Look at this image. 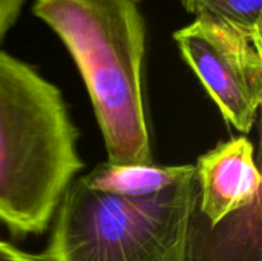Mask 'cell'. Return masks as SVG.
Returning <instances> with one entry per match:
<instances>
[{
  "instance_id": "1",
  "label": "cell",
  "mask_w": 262,
  "mask_h": 261,
  "mask_svg": "<svg viewBox=\"0 0 262 261\" xmlns=\"http://www.w3.org/2000/svg\"><path fill=\"white\" fill-rule=\"evenodd\" d=\"M32 14L72 57L89 94L107 162L152 165L143 0H35Z\"/></svg>"
},
{
  "instance_id": "2",
  "label": "cell",
  "mask_w": 262,
  "mask_h": 261,
  "mask_svg": "<svg viewBox=\"0 0 262 261\" xmlns=\"http://www.w3.org/2000/svg\"><path fill=\"white\" fill-rule=\"evenodd\" d=\"M61 91L0 51V223L43 234L84 163Z\"/></svg>"
},
{
  "instance_id": "3",
  "label": "cell",
  "mask_w": 262,
  "mask_h": 261,
  "mask_svg": "<svg viewBox=\"0 0 262 261\" xmlns=\"http://www.w3.org/2000/svg\"><path fill=\"white\" fill-rule=\"evenodd\" d=\"M195 172L146 195L95 191L77 177L54 215L52 261H184Z\"/></svg>"
},
{
  "instance_id": "4",
  "label": "cell",
  "mask_w": 262,
  "mask_h": 261,
  "mask_svg": "<svg viewBox=\"0 0 262 261\" xmlns=\"http://www.w3.org/2000/svg\"><path fill=\"white\" fill-rule=\"evenodd\" d=\"M173 40L224 120L249 134L262 103V35L196 17Z\"/></svg>"
},
{
  "instance_id": "5",
  "label": "cell",
  "mask_w": 262,
  "mask_h": 261,
  "mask_svg": "<svg viewBox=\"0 0 262 261\" xmlns=\"http://www.w3.org/2000/svg\"><path fill=\"white\" fill-rule=\"evenodd\" d=\"M196 209L216 225L261 197V174L253 143L247 137L223 142L195 165Z\"/></svg>"
},
{
  "instance_id": "6",
  "label": "cell",
  "mask_w": 262,
  "mask_h": 261,
  "mask_svg": "<svg viewBox=\"0 0 262 261\" xmlns=\"http://www.w3.org/2000/svg\"><path fill=\"white\" fill-rule=\"evenodd\" d=\"M262 198L210 225L190 215L184 261H262Z\"/></svg>"
},
{
  "instance_id": "7",
  "label": "cell",
  "mask_w": 262,
  "mask_h": 261,
  "mask_svg": "<svg viewBox=\"0 0 262 261\" xmlns=\"http://www.w3.org/2000/svg\"><path fill=\"white\" fill-rule=\"evenodd\" d=\"M195 172V165H117L100 163L80 178L89 188L114 195H146L160 192Z\"/></svg>"
},
{
  "instance_id": "8",
  "label": "cell",
  "mask_w": 262,
  "mask_h": 261,
  "mask_svg": "<svg viewBox=\"0 0 262 261\" xmlns=\"http://www.w3.org/2000/svg\"><path fill=\"white\" fill-rule=\"evenodd\" d=\"M195 18H209L239 31L262 35V0H180Z\"/></svg>"
},
{
  "instance_id": "9",
  "label": "cell",
  "mask_w": 262,
  "mask_h": 261,
  "mask_svg": "<svg viewBox=\"0 0 262 261\" xmlns=\"http://www.w3.org/2000/svg\"><path fill=\"white\" fill-rule=\"evenodd\" d=\"M26 0H0V43L18 22Z\"/></svg>"
},
{
  "instance_id": "10",
  "label": "cell",
  "mask_w": 262,
  "mask_h": 261,
  "mask_svg": "<svg viewBox=\"0 0 262 261\" xmlns=\"http://www.w3.org/2000/svg\"><path fill=\"white\" fill-rule=\"evenodd\" d=\"M0 261H52V258L46 251L43 254H29L0 240Z\"/></svg>"
}]
</instances>
